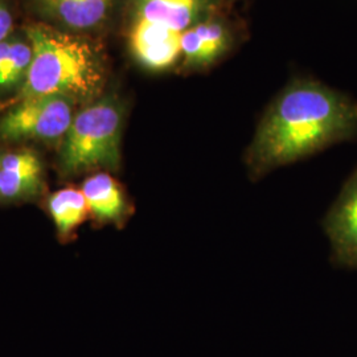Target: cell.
Masks as SVG:
<instances>
[{
  "mask_svg": "<svg viewBox=\"0 0 357 357\" xmlns=\"http://www.w3.org/2000/svg\"><path fill=\"white\" fill-rule=\"evenodd\" d=\"M356 138L352 97L312 78H295L268 103L243 159L257 181L278 167Z\"/></svg>",
  "mask_w": 357,
  "mask_h": 357,
  "instance_id": "1",
  "label": "cell"
},
{
  "mask_svg": "<svg viewBox=\"0 0 357 357\" xmlns=\"http://www.w3.org/2000/svg\"><path fill=\"white\" fill-rule=\"evenodd\" d=\"M26 35L32 48V63L19 101L60 96L75 102H88L102 91L106 63L97 45L43 23L28 26Z\"/></svg>",
  "mask_w": 357,
  "mask_h": 357,
  "instance_id": "2",
  "label": "cell"
},
{
  "mask_svg": "<svg viewBox=\"0 0 357 357\" xmlns=\"http://www.w3.org/2000/svg\"><path fill=\"white\" fill-rule=\"evenodd\" d=\"M225 7L227 0H132L128 51L150 72L169 70L180 63L183 33Z\"/></svg>",
  "mask_w": 357,
  "mask_h": 357,
  "instance_id": "3",
  "label": "cell"
},
{
  "mask_svg": "<svg viewBox=\"0 0 357 357\" xmlns=\"http://www.w3.org/2000/svg\"><path fill=\"white\" fill-rule=\"evenodd\" d=\"M125 113V105L109 96L90 103L75 115L60 153L65 174L119 168Z\"/></svg>",
  "mask_w": 357,
  "mask_h": 357,
  "instance_id": "4",
  "label": "cell"
},
{
  "mask_svg": "<svg viewBox=\"0 0 357 357\" xmlns=\"http://www.w3.org/2000/svg\"><path fill=\"white\" fill-rule=\"evenodd\" d=\"M75 101L60 96L20 100L0 119L6 141H56L64 138L73 122Z\"/></svg>",
  "mask_w": 357,
  "mask_h": 357,
  "instance_id": "5",
  "label": "cell"
},
{
  "mask_svg": "<svg viewBox=\"0 0 357 357\" xmlns=\"http://www.w3.org/2000/svg\"><path fill=\"white\" fill-rule=\"evenodd\" d=\"M236 41L234 23L225 11L215 13L183 33L178 68L184 73L208 70L231 52Z\"/></svg>",
  "mask_w": 357,
  "mask_h": 357,
  "instance_id": "6",
  "label": "cell"
},
{
  "mask_svg": "<svg viewBox=\"0 0 357 357\" xmlns=\"http://www.w3.org/2000/svg\"><path fill=\"white\" fill-rule=\"evenodd\" d=\"M323 228L331 241L332 262L340 268H357V168L345 180L323 220Z\"/></svg>",
  "mask_w": 357,
  "mask_h": 357,
  "instance_id": "7",
  "label": "cell"
},
{
  "mask_svg": "<svg viewBox=\"0 0 357 357\" xmlns=\"http://www.w3.org/2000/svg\"><path fill=\"white\" fill-rule=\"evenodd\" d=\"M84 193L89 215L102 224H123L131 213L128 195L116 178L107 172H97L85 178Z\"/></svg>",
  "mask_w": 357,
  "mask_h": 357,
  "instance_id": "8",
  "label": "cell"
},
{
  "mask_svg": "<svg viewBox=\"0 0 357 357\" xmlns=\"http://www.w3.org/2000/svg\"><path fill=\"white\" fill-rule=\"evenodd\" d=\"M44 13L73 29H91L103 24L114 0H54L41 3Z\"/></svg>",
  "mask_w": 357,
  "mask_h": 357,
  "instance_id": "9",
  "label": "cell"
},
{
  "mask_svg": "<svg viewBox=\"0 0 357 357\" xmlns=\"http://www.w3.org/2000/svg\"><path fill=\"white\" fill-rule=\"evenodd\" d=\"M48 209L61 236L75 231L89 215L84 193L73 187H66L51 195L48 199Z\"/></svg>",
  "mask_w": 357,
  "mask_h": 357,
  "instance_id": "10",
  "label": "cell"
},
{
  "mask_svg": "<svg viewBox=\"0 0 357 357\" xmlns=\"http://www.w3.org/2000/svg\"><path fill=\"white\" fill-rule=\"evenodd\" d=\"M41 174H17L0 169V200L29 199L41 190Z\"/></svg>",
  "mask_w": 357,
  "mask_h": 357,
  "instance_id": "11",
  "label": "cell"
},
{
  "mask_svg": "<svg viewBox=\"0 0 357 357\" xmlns=\"http://www.w3.org/2000/svg\"><path fill=\"white\" fill-rule=\"evenodd\" d=\"M32 63V48L23 41L10 44L6 64L0 73V88H8L24 79Z\"/></svg>",
  "mask_w": 357,
  "mask_h": 357,
  "instance_id": "12",
  "label": "cell"
},
{
  "mask_svg": "<svg viewBox=\"0 0 357 357\" xmlns=\"http://www.w3.org/2000/svg\"><path fill=\"white\" fill-rule=\"evenodd\" d=\"M0 169L17 174H41L43 171L38 155L29 150L1 155Z\"/></svg>",
  "mask_w": 357,
  "mask_h": 357,
  "instance_id": "13",
  "label": "cell"
},
{
  "mask_svg": "<svg viewBox=\"0 0 357 357\" xmlns=\"http://www.w3.org/2000/svg\"><path fill=\"white\" fill-rule=\"evenodd\" d=\"M11 31H13V16L0 0V43L6 41V38L10 35Z\"/></svg>",
  "mask_w": 357,
  "mask_h": 357,
  "instance_id": "14",
  "label": "cell"
},
{
  "mask_svg": "<svg viewBox=\"0 0 357 357\" xmlns=\"http://www.w3.org/2000/svg\"><path fill=\"white\" fill-rule=\"evenodd\" d=\"M10 41H3L0 43V73H1V69L6 64V60H7V56H8V50H10Z\"/></svg>",
  "mask_w": 357,
  "mask_h": 357,
  "instance_id": "15",
  "label": "cell"
},
{
  "mask_svg": "<svg viewBox=\"0 0 357 357\" xmlns=\"http://www.w3.org/2000/svg\"><path fill=\"white\" fill-rule=\"evenodd\" d=\"M41 3H50V1H54V0H40Z\"/></svg>",
  "mask_w": 357,
  "mask_h": 357,
  "instance_id": "16",
  "label": "cell"
},
{
  "mask_svg": "<svg viewBox=\"0 0 357 357\" xmlns=\"http://www.w3.org/2000/svg\"><path fill=\"white\" fill-rule=\"evenodd\" d=\"M0 158H1V155H0Z\"/></svg>",
  "mask_w": 357,
  "mask_h": 357,
  "instance_id": "17",
  "label": "cell"
}]
</instances>
